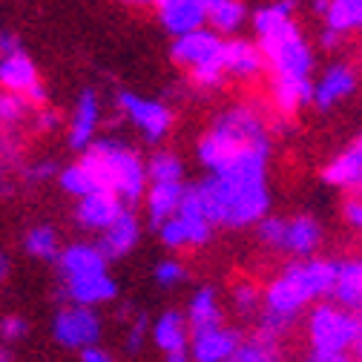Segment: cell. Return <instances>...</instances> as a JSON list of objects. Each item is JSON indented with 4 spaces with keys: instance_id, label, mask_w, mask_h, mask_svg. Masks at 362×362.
<instances>
[{
    "instance_id": "f1b7e54d",
    "label": "cell",
    "mask_w": 362,
    "mask_h": 362,
    "mask_svg": "<svg viewBox=\"0 0 362 362\" xmlns=\"http://www.w3.org/2000/svg\"><path fill=\"white\" fill-rule=\"evenodd\" d=\"M322 21L342 37L351 32H362V0H328Z\"/></svg>"
},
{
    "instance_id": "d6a6232c",
    "label": "cell",
    "mask_w": 362,
    "mask_h": 362,
    "mask_svg": "<svg viewBox=\"0 0 362 362\" xmlns=\"http://www.w3.org/2000/svg\"><path fill=\"white\" fill-rule=\"evenodd\" d=\"M233 310L242 316V320H256L259 310H262V293L256 291V285L242 282L233 291Z\"/></svg>"
},
{
    "instance_id": "e575fe53",
    "label": "cell",
    "mask_w": 362,
    "mask_h": 362,
    "mask_svg": "<svg viewBox=\"0 0 362 362\" xmlns=\"http://www.w3.org/2000/svg\"><path fill=\"white\" fill-rule=\"evenodd\" d=\"M153 279H156V285L164 288V291L178 288L181 282H185V267H181V262H175V259H164V262L156 264Z\"/></svg>"
},
{
    "instance_id": "d590c367",
    "label": "cell",
    "mask_w": 362,
    "mask_h": 362,
    "mask_svg": "<svg viewBox=\"0 0 362 362\" xmlns=\"http://www.w3.org/2000/svg\"><path fill=\"white\" fill-rule=\"evenodd\" d=\"M150 337V322H147V316L144 313H139L132 320V325H129V331H127V351L129 354H139L141 348H144V339Z\"/></svg>"
},
{
    "instance_id": "ffe728a7",
    "label": "cell",
    "mask_w": 362,
    "mask_h": 362,
    "mask_svg": "<svg viewBox=\"0 0 362 362\" xmlns=\"http://www.w3.org/2000/svg\"><path fill=\"white\" fill-rule=\"evenodd\" d=\"M322 181L339 190L362 193V135L322 170Z\"/></svg>"
},
{
    "instance_id": "ac0fdd59",
    "label": "cell",
    "mask_w": 362,
    "mask_h": 362,
    "mask_svg": "<svg viewBox=\"0 0 362 362\" xmlns=\"http://www.w3.org/2000/svg\"><path fill=\"white\" fill-rule=\"evenodd\" d=\"M264 69V58L253 40L224 37V75L236 81H253Z\"/></svg>"
},
{
    "instance_id": "1f68e13d",
    "label": "cell",
    "mask_w": 362,
    "mask_h": 362,
    "mask_svg": "<svg viewBox=\"0 0 362 362\" xmlns=\"http://www.w3.org/2000/svg\"><path fill=\"white\" fill-rule=\"evenodd\" d=\"M58 181H61L64 193H69V196H75V199H81V196H86V193H93V190H101V187H98V181H95V175L89 173L81 161L64 167V170L58 173Z\"/></svg>"
},
{
    "instance_id": "83f0119b",
    "label": "cell",
    "mask_w": 362,
    "mask_h": 362,
    "mask_svg": "<svg viewBox=\"0 0 362 362\" xmlns=\"http://www.w3.org/2000/svg\"><path fill=\"white\" fill-rule=\"evenodd\" d=\"M207 23L221 37L236 35L247 23V6H245V0H216V4L207 9Z\"/></svg>"
},
{
    "instance_id": "9c48e42d",
    "label": "cell",
    "mask_w": 362,
    "mask_h": 362,
    "mask_svg": "<svg viewBox=\"0 0 362 362\" xmlns=\"http://www.w3.org/2000/svg\"><path fill=\"white\" fill-rule=\"evenodd\" d=\"M213 236V224L207 221V216L202 213V204L193 193V187H185L181 204L175 210V216H170L161 228H158V239L164 247H202L207 245Z\"/></svg>"
},
{
    "instance_id": "7c38bea8",
    "label": "cell",
    "mask_w": 362,
    "mask_h": 362,
    "mask_svg": "<svg viewBox=\"0 0 362 362\" xmlns=\"http://www.w3.org/2000/svg\"><path fill=\"white\" fill-rule=\"evenodd\" d=\"M359 86V78H356V69L351 64H331L325 66V72L313 81L310 86V104L320 110V112H331L337 104L348 101Z\"/></svg>"
},
{
    "instance_id": "7dc6e473",
    "label": "cell",
    "mask_w": 362,
    "mask_h": 362,
    "mask_svg": "<svg viewBox=\"0 0 362 362\" xmlns=\"http://www.w3.org/2000/svg\"><path fill=\"white\" fill-rule=\"evenodd\" d=\"M310 9L322 18V15H325V9H328V0H310Z\"/></svg>"
},
{
    "instance_id": "4fadbf2b",
    "label": "cell",
    "mask_w": 362,
    "mask_h": 362,
    "mask_svg": "<svg viewBox=\"0 0 362 362\" xmlns=\"http://www.w3.org/2000/svg\"><path fill=\"white\" fill-rule=\"evenodd\" d=\"M239 342H242V334L221 322L216 328H204V331L190 334L187 354L193 362H224L236 351Z\"/></svg>"
},
{
    "instance_id": "8d00e7d4",
    "label": "cell",
    "mask_w": 362,
    "mask_h": 362,
    "mask_svg": "<svg viewBox=\"0 0 362 362\" xmlns=\"http://www.w3.org/2000/svg\"><path fill=\"white\" fill-rule=\"evenodd\" d=\"M26 331H29V325L23 316H4V320H0V339L4 342H18L26 337Z\"/></svg>"
},
{
    "instance_id": "f35d334b",
    "label": "cell",
    "mask_w": 362,
    "mask_h": 362,
    "mask_svg": "<svg viewBox=\"0 0 362 362\" xmlns=\"http://www.w3.org/2000/svg\"><path fill=\"white\" fill-rule=\"evenodd\" d=\"M81 362H115V356L110 351L98 348V342H95V345L81 348Z\"/></svg>"
},
{
    "instance_id": "52a82bcc",
    "label": "cell",
    "mask_w": 362,
    "mask_h": 362,
    "mask_svg": "<svg viewBox=\"0 0 362 362\" xmlns=\"http://www.w3.org/2000/svg\"><path fill=\"white\" fill-rule=\"evenodd\" d=\"M256 236L270 250L288 253L293 259H305V256H313L316 247L322 245V224L313 216H293V218L264 216L256 221Z\"/></svg>"
},
{
    "instance_id": "2e32d148",
    "label": "cell",
    "mask_w": 362,
    "mask_h": 362,
    "mask_svg": "<svg viewBox=\"0 0 362 362\" xmlns=\"http://www.w3.org/2000/svg\"><path fill=\"white\" fill-rule=\"evenodd\" d=\"M139 239H141V221L129 207H124L101 230L98 250L107 256V262H112V259H121V256L132 253V247L139 245Z\"/></svg>"
},
{
    "instance_id": "8992f818",
    "label": "cell",
    "mask_w": 362,
    "mask_h": 362,
    "mask_svg": "<svg viewBox=\"0 0 362 362\" xmlns=\"http://www.w3.org/2000/svg\"><path fill=\"white\" fill-rule=\"evenodd\" d=\"M170 58L175 66L187 69L190 81L202 89H218L224 83V37L207 26L178 35L173 40Z\"/></svg>"
},
{
    "instance_id": "60d3db41",
    "label": "cell",
    "mask_w": 362,
    "mask_h": 362,
    "mask_svg": "<svg viewBox=\"0 0 362 362\" xmlns=\"http://www.w3.org/2000/svg\"><path fill=\"white\" fill-rule=\"evenodd\" d=\"M52 175H58V167H55L52 161H40V164H35V167L29 170V181H47V178H52Z\"/></svg>"
},
{
    "instance_id": "ee69618b",
    "label": "cell",
    "mask_w": 362,
    "mask_h": 362,
    "mask_svg": "<svg viewBox=\"0 0 362 362\" xmlns=\"http://www.w3.org/2000/svg\"><path fill=\"white\" fill-rule=\"evenodd\" d=\"M305 362H351L348 354H320V351H310V356Z\"/></svg>"
},
{
    "instance_id": "d6986e66",
    "label": "cell",
    "mask_w": 362,
    "mask_h": 362,
    "mask_svg": "<svg viewBox=\"0 0 362 362\" xmlns=\"http://www.w3.org/2000/svg\"><path fill=\"white\" fill-rule=\"evenodd\" d=\"M124 207H127V204H124L115 193H110V190H93V193L81 196L78 210H75V218H78L81 228L98 230V233H101Z\"/></svg>"
},
{
    "instance_id": "4dcf8cb0",
    "label": "cell",
    "mask_w": 362,
    "mask_h": 362,
    "mask_svg": "<svg viewBox=\"0 0 362 362\" xmlns=\"http://www.w3.org/2000/svg\"><path fill=\"white\" fill-rule=\"evenodd\" d=\"M144 170H147V185L150 181H181L185 178V161L170 150H156V156H150Z\"/></svg>"
},
{
    "instance_id": "8fae6325",
    "label": "cell",
    "mask_w": 362,
    "mask_h": 362,
    "mask_svg": "<svg viewBox=\"0 0 362 362\" xmlns=\"http://www.w3.org/2000/svg\"><path fill=\"white\" fill-rule=\"evenodd\" d=\"M101 316L95 313V308H86V305H69L55 316V325L52 334L58 339V345L81 351L86 345H95L101 339Z\"/></svg>"
},
{
    "instance_id": "b9f144b4",
    "label": "cell",
    "mask_w": 362,
    "mask_h": 362,
    "mask_svg": "<svg viewBox=\"0 0 362 362\" xmlns=\"http://www.w3.org/2000/svg\"><path fill=\"white\" fill-rule=\"evenodd\" d=\"M339 43H342V35L334 32V29H328V26H322V32H320V47H322L325 52H334V49H339Z\"/></svg>"
},
{
    "instance_id": "836d02e7",
    "label": "cell",
    "mask_w": 362,
    "mask_h": 362,
    "mask_svg": "<svg viewBox=\"0 0 362 362\" xmlns=\"http://www.w3.org/2000/svg\"><path fill=\"white\" fill-rule=\"evenodd\" d=\"M29 110L32 104L21 93H9V89L0 93V124H18Z\"/></svg>"
},
{
    "instance_id": "6da1fadb",
    "label": "cell",
    "mask_w": 362,
    "mask_h": 362,
    "mask_svg": "<svg viewBox=\"0 0 362 362\" xmlns=\"http://www.w3.org/2000/svg\"><path fill=\"white\" fill-rule=\"evenodd\" d=\"M296 9L299 0H274L250 18L264 66L274 72V104L282 115L310 104L313 86V49L296 23Z\"/></svg>"
},
{
    "instance_id": "c3c4849f",
    "label": "cell",
    "mask_w": 362,
    "mask_h": 362,
    "mask_svg": "<svg viewBox=\"0 0 362 362\" xmlns=\"http://www.w3.org/2000/svg\"><path fill=\"white\" fill-rule=\"evenodd\" d=\"M6 274H9V262H6V256L0 253V282L6 279Z\"/></svg>"
},
{
    "instance_id": "44dd1931",
    "label": "cell",
    "mask_w": 362,
    "mask_h": 362,
    "mask_svg": "<svg viewBox=\"0 0 362 362\" xmlns=\"http://www.w3.org/2000/svg\"><path fill=\"white\" fill-rule=\"evenodd\" d=\"M181 196H185V181H150L144 190V202L153 230H158L170 216H175Z\"/></svg>"
},
{
    "instance_id": "4316f807",
    "label": "cell",
    "mask_w": 362,
    "mask_h": 362,
    "mask_svg": "<svg viewBox=\"0 0 362 362\" xmlns=\"http://www.w3.org/2000/svg\"><path fill=\"white\" fill-rule=\"evenodd\" d=\"M224 362H282V345L279 337L256 331L250 339H242L236 351Z\"/></svg>"
},
{
    "instance_id": "cb8c5ba5",
    "label": "cell",
    "mask_w": 362,
    "mask_h": 362,
    "mask_svg": "<svg viewBox=\"0 0 362 362\" xmlns=\"http://www.w3.org/2000/svg\"><path fill=\"white\" fill-rule=\"evenodd\" d=\"M150 339H153L156 348H161L164 354L187 351L190 328H187L185 313H178V310H164L158 320L150 325Z\"/></svg>"
},
{
    "instance_id": "f546056e",
    "label": "cell",
    "mask_w": 362,
    "mask_h": 362,
    "mask_svg": "<svg viewBox=\"0 0 362 362\" xmlns=\"http://www.w3.org/2000/svg\"><path fill=\"white\" fill-rule=\"evenodd\" d=\"M26 253L35 256V259H43V262H52L58 259L61 253V242H58V233L49 228V224H37L26 233V242H23Z\"/></svg>"
},
{
    "instance_id": "9a60e30c",
    "label": "cell",
    "mask_w": 362,
    "mask_h": 362,
    "mask_svg": "<svg viewBox=\"0 0 362 362\" xmlns=\"http://www.w3.org/2000/svg\"><path fill=\"white\" fill-rule=\"evenodd\" d=\"M101 124V98L95 89H83L78 95L72 121H69V135H66V144L75 153H83L89 144L95 141V132Z\"/></svg>"
},
{
    "instance_id": "74e56055",
    "label": "cell",
    "mask_w": 362,
    "mask_h": 362,
    "mask_svg": "<svg viewBox=\"0 0 362 362\" xmlns=\"http://www.w3.org/2000/svg\"><path fill=\"white\" fill-rule=\"evenodd\" d=\"M35 127H37L40 132H55V129L61 127V115H58L55 110H40Z\"/></svg>"
},
{
    "instance_id": "d4e9b609",
    "label": "cell",
    "mask_w": 362,
    "mask_h": 362,
    "mask_svg": "<svg viewBox=\"0 0 362 362\" xmlns=\"http://www.w3.org/2000/svg\"><path fill=\"white\" fill-rule=\"evenodd\" d=\"M40 78H37V66L35 61L18 49V52H9V55H0V86L9 89V93H26L29 86H35Z\"/></svg>"
},
{
    "instance_id": "bcb514c9",
    "label": "cell",
    "mask_w": 362,
    "mask_h": 362,
    "mask_svg": "<svg viewBox=\"0 0 362 362\" xmlns=\"http://www.w3.org/2000/svg\"><path fill=\"white\" fill-rule=\"evenodd\" d=\"M167 362H190V354H187V351H175V354H167Z\"/></svg>"
},
{
    "instance_id": "681fc988",
    "label": "cell",
    "mask_w": 362,
    "mask_h": 362,
    "mask_svg": "<svg viewBox=\"0 0 362 362\" xmlns=\"http://www.w3.org/2000/svg\"><path fill=\"white\" fill-rule=\"evenodd\" d=\"M127 6H153V0H121Z\"/></svg>"
},
{
    "instance_id": "ab89813d",
    "label": "cell",
    "mask_w": 362,
    "mask_h": 362,
    "mask_svg": "<svg viewBox=\"0 0 362 362\" xmlns=\"http://www.w3.org/2000/svg\"><path fill=\"white\" fill-rule=\"evenodd\" d=\"M345 221L351 224L354 230H362V202L359 199H354V202L345 204Z\"/></svg>"
},
{
    "instance_id": "3957f363",
    "label": "cell",
    "mask_w": 362,
    "mask_h": 362,
    "mask_svg": "<svg viewBox=\"0 0 362 362\" xmlns=\"http://www.w3.org/2000/svg\"><path fill=\"white\" fill-rule=\"evenodd\" d=\"M334 279H337V262L331 259L305 256L302 262H293L262 293L259 331L274 334V337L288 334L305 308L331 296Z\"/></svg>"
},
{
    "instance_id": "603a6c76",
    "label": "cell",
    "mask_w": 362,
    "mask_h": 362,
    "mask_svg": "<svg viewBox=\"0 0 362 362\" xmlns=\"http://www.w3.org/2000/svg\"><path fill=\"white\" fill-rule=\"evenodd\" d=\"M58 267H61V276L72 279V276H83V274H101L107 270V256L98 250V245H69L66 250L58 253Z\"/></svg>"
},
{
    "instance_id": "ba28073f",
    "label": "cell",
    "mask_w": 362,
    "mask_h": 362,
    "mask_svg": "<svg viewBox=\"0 0 362 362\" xmlns=\"http://www.w3.org/2000/svg\"><path fill=\"white\" fill-rule=\"evenodd\" d=\"M359 331V313L337 305L320 302L310 308L308 316V339L310 351L320 354H348Z\"/></svg>"
},
{
    "instance_id": "7a4b0ae2",
    "label": "cell",
    "mask_w": 362,
    "mask_h": 362,
    "mask_svg": "<svg viewBox=\"0 0 362 362\" xmlns=\"http://www.w3.org/2000/svg\"><path fill=\"white\" fill-rule=\"evenodd\" d=\"M267 164L270 153H253L190 185L213 228L242 230L270 213Z\"/></svg>"
},
{
    "instance_id": "7bdbcfd3",
    "label": "cell",
    "mask_w": 362,
    "mask_h": 362,
    "mask_svg": "<svg viewBox=\"0 0 362 362\" xmlns=\"http://www.w3.org/2000/svg\"><path fill=\"white\" fill-rule=\"evenodd\" d=\"M18 49H23L21 37L15 32H0V55H9V52H18Z\"/></svg>"
},
{
    "instance_id": "5bb4252c",
    "label": "cell",
    "mask_w": 362,
    "mask_h": 362,
    "mask_svg": "<svg viewBox=\"0 0 362 362\" xmlns=\"http://www.w3.org/2000/svg\"><path fill=\"white\" fill-rule=\"evenodd\" d=\"M153 6L158 9L161 26L173 37L207 26V4L204 0H153Z\"/></svg>"
},
{
    "instance_id": "e0dca14e",
    "label": "cell",
    "mask_w": 362,
    "mask_h": 362,
    "mask_svg": "<svg viewBox=\"0 0 362 362\" xmlns=\"http://www.w3.org/2000/svg\"><path fill=\"white\" fill-rule=\"evenodd\" d=\"M64 296L72 302V305H86V308H95V305H104L110 299H115L118 293V285L115 279L101 270V274H83V276H72V279H64Z\"/></svg>"
},
{
    "instance_id": "7402d4cb",
    "label": "cell",
    "mask_w": 362,
    "mask_h": 362,
    "mask_svg": "<svg viewBox=\"0 0 362 362\" xmlns=\"http://www.w3.org/2000/svg\"><path fill=\"white\" fill-rule=\"evenodd\" d=\"M331 299L354 313H362V256L337 262V279L331 288Z\"/></svg>"
},
{
    "instance_id": "277c9868",
    "label": "cell",
    "mask_w": 362,
    "mask_h": 362,
    "mask_svg": "<svg viewBox=\"0 0 362 362\" xmlns=\"http://www.w3.org/2000/svg\"><path fill=\"white\" fill-rule=\"evenodd\" d=\"M270 147H274V141H270V127L264 115L250 104H236L213 121V127L196 147V156L199 164L213 173L245 156L270 153Z\"/></svg>"
},
{
    "instance_id": "f907efd6",
    "label": "cell",
    "mask_w": 362,
    "mask_h": 362,
    "mask_svg": "<svg viewBox=\"0 0 362 362\" xmlns=\"http://www.w3.org/2000/svg\"><path fill=\"white\" fill-rule=\"evenodd\" d=\"M0 362H12V359H9V354H6V351H0Z\"/></svg>"
},
{
    "instance_id": "5b68a950",
    "label": "cell",
    "mask_w": 362,
    "mask_h": 362,
    "mask_svg": "<svg viewBox=\"0 0 362 362\" xmlns=\"http://www.w3.org/2000/svg\"><path fill=\"white\" fill-rule=\"evenodd\" d=\"M81 164L95 175L98 187L115 193L124 204H135L144 199L147 170L141 156L118 139H101L83 150Z\"/></svg>"
},
{
    "instance_id": "30bf717a",
    "label": "cell",
    "mask_w": 362,
    "mask_h": 362,
    "mask_svg": "<svg viewBox=\"0 0 362 362\" xmlns=\"http://www.w3.org/2000/svg\"><path fill=\"white\" fill-rule=\"evenodd\" d=\"M118 110L129 118L132 127H139L144 141L158 144L167 139L173 127V110L156 98H141L135 93H118Z\"/></svg>"
},
{
    "instance_id": "f6af8a7d",
    "label": "cell",
    "mask_w": 362,
    "mask_h": 362,
    "mask_svg": "<svg viewBox=\"0 0 362 362\" xmlns=\"http://www.w3.org/2000/svg\"><path fill=\"white\" fill-rule=\"evenodd\" d=\"M348 354L354 356V362H362V313H359V331H356V339H354V345H351Z\"/></svg>"
},
{
    "instance_id": "484cf974",
    "label": "cell",
    "mask_w": 362,
    "mask_h": 362,
    "mask_svg": "<svg viewBox=\"0 0 362 362\" xmlns=\"http://www.w3.org/2000/svg\"><path fill=\"white\" fill-rule=\"evenodd\" d=\"M185 320H187L190 334L204 331V328H216V325H221V322H224V320H221V305H218V296H216V291H213L210 285H204V288H199V291L193 293Z\"/></svg>"
}]
</instances>
